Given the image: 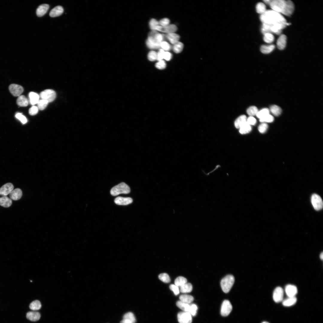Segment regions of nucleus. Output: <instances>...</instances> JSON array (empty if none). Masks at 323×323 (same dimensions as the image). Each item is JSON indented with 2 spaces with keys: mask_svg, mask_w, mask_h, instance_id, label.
I'll return each mask as SVG.
<instances>
[{
  "mask_svg": "<svg viewBox=\"0 0 323 323\" xmlns=\"http://www.w3.org/2000/svg\"><path fill=\"white\" fill-rule=\"evenodd\" d=\"M260 19L263 24L269 25L286 22L285 19L280 13L273 10H266L261 14Z\"/></svg>",
  "mask_w": 323,
  "mask_h": 323,
  "instance_id": "1",
  "label": "nucleus"
},
{
  "mask_svg": "<svg viewBox=\"0 0 323 323\" xmlns=\"http://www.w3.org/2000/svg\"><path fill=\"white\" fill-rule=\"evenodd\" d=\"M164 38L163 34L156 31H152L148 34L146 41V45L150 49H157L160 48V44L163 41Z\"/></svg>",
  "mask_w": 323,
  "mask_h": 323,
  "instance_id": "2",
  "label": "nucleus"
},
{
  "mask_svg": "<svg viewBox=\"0 0 323 323\" xmlns=\"http://www.w3.org/2000/svg\"><path fill=\"white\" fill-rule=\"evenodd\" d=\"M289 25L290 23L287 22L271 25L263 24L261 31L264 34L266 33L272 32L279 34L281 33L282 29L284 28L287 25Z\"/></svg>",
  "mask_w": 323,
  "mask_h": 323,
  "instance_id": "3",
  "label": "nucleus"
},
{
  "mask_svg": "<svg viewBox=\"0 0 323 323\" xmlns=\"http://www.w3.org/2000/svg\"><path fill=\"white\" fill-rule=\"evenodd\" d=\"M234 282V277L232 275H228L224 277L220 282L221 287L223 292L225 293H228L232 287Z\"/></svg>",
  "mask_w": 323,
  "mask_h": 323,
  "instance_id": "4",
  "label": "nucleus"
},
{
  "mask_svg": "<svg viewBox=\"0 0 323 323\" xmlns=\"http://www.w3.org/2000/svg\"><path fill=\"white\" fill-rule=\"evenodd\" d=\"M130 191L129 187L124 182H121L113 187L110 191L111 194L116 196L120 194H127Z\"/></svg>",
  "mask_w": 323,
  "mask_h": 323,
  "instance_id": "5",
  "label": "nucleus"
},
{
  "mask_svg": "<svg viewBox=\"0 0 323 323\" xmlns=\"http://www.w3.org/2000/svg\"><path fill=\"white\" fill-rule=\"evenodd\" d=\"M286 1L284 0H271L269 5L272 10L279 13L284 10L286 4Z\"/></svg>",
  "mask_w": 323,
  "mask_h": 323,
  "instance_id": "6",
  "label": "nucleus"
},
{
  "mask_svg": "<svg viewBox=\"0 0 323 323\" xmlns=\"http://www.w3.org/2000/svg\"><path fill=\"white\" fill-rule=\"evenodd\" d=\"M39 96L41 99L45 100L49 103L52 102L54 100L56 94L54 90L47 89L42 92Z\"/></svg>",
  "mask_w": 323,
  "mask_h": 323,
  "instance_id": "7",
  "label": "nucleus"
},
{
  "mask_svg": "<svg viewBox=\"0 0 323 323\" xmlns=\"http://www.w3.org/2000/svg\"><path fill=\"white\" fill-rule=\"evenodd\" d=\"M312 205L315 210L319 211L323 208V203L321 197L317 194H313L311 197Z\"/></svg>",
  "mask_w": 323,
  "mask_h": 323,
  "instance_id": "8",
  "label": "nucleus"
},
{
  "mask_svg": "<svg viewBox=\"0 0 323 323\" xmlns=\"http://www.w3.org/2000/svg\"><path fill=\"white\" fill-rule=\"evenodd\" d=\"M177 319L179 323H191L192 316L188 312L183 311L177 315Z\"/></svg>",
  "mask_w": 323,
  "mask_h": 323,
  "instance_id": "9",
  "label": "nucleus"
},
{
  "mask_svg": "<svg viewBox=\"0 0 323 323\" xmlns=\"http://www.w3.org/2000/svg\"><path fill=\"white\" fill-rule=\"evenodd\" d=\"M232 308V306L230 302L228 300H224L221 307V315L224 316H228L231 311Z\"/></svg>",
  "mask_w": 323,
  "mask_h": 323,
  "instance_id": "10",
  "label": "nucleus"
},
{
  "mask_svg": "<svg viewBox=\"0 0 323 323\" xmlns=\"http://www.w3.org/2000/svg\"><path fill=\"white\" fill-rule=\"evenodd\" d=\"M9 89L11 94L15 97L20 96L24 91L23 88L22 86L15 84L10 85Z\"/></svg>",
  "mask_w": 323,
  "mask_h": 323,
  "instance_id": "11",
  "label": "nucleus"
},
{
  "mask_svg": "<svg viewBox=\"0 0 323 323\" xmlns=\"http://www.w3.org/2000/svg\"><path fill=\"white\" fill-rule=\"evenodd\" d=\"M177 29V27L175 25L169 24L165 27H162L159 25L156 28V31H159L168 33H175Z\"/></svg>",
  "mask_w": 323,
  "mask_h": 323,
  "instance_id": "12",
  "label": "nucleus"
},
{
  "mask_svg": "<svg viewBox=\"0 0 323 323\" xmlns=\"http://www.w3.org/2000/svg\"><path fill=\"white\" fill-rule=\"evenodd\" d=\"M284 291L281 287H277L275 289L273 293V298L274 301L277 303L281 301L283 299Z\"/></svg>",
  "mask_w": 323,
  "mask_h": 323,
  "instance_id": "13",
  "label": "nucleus"
},
{
  "mask_svg": "<svg viewBox=\"0 0 323 323\" xmlns=\"http://www.w3.org/2000/svg\"><path fill=\"white\" fill-rule=\"evenodd\" d=\"M14 186L10 183H6L0 188V195L6 196L13 190Z\"/></svg>",
  "mask_w": 323,
  "mask_h": 323,
  "instance_id": "14",
  "label": "nucleus"
},
{
  "mask_svg": "<svg viewBox=\"0 0 323 323\" xmlns=\"http://www.w3.org/2000/svg\"><path fill=\"white\" fill-rule=\"evenodd\" d=\"M294 9L293 2L290 0L286 1L285 8L282 13L287 16H290L293 12Z\"/></svg>",
  "mask_w": 323,
  "mask_h": 323,
  "instance_id": "15",
  "label": "nucleus"
},
{
  "mask_svg": "<svg viewBox=\"0 0 323 323\" xmlns=\"http://www.w3.org/2000/svg\"><path fill=\"white\" fill-rule=\"evenodd\" d=\"M114 202L115 204L120 205H127L132 203V199L130 197H123L118 196L115 199Z\"/></svg>",
  "mask_w": 323,
  "mask_h": 323,
  "instance_id": "16",
  "label": "nucleus"
},
{
  "mask_svg": "<svg viewBox=\"0 0 323 323\" xmlns=\"http://www.w3.org/2000/svg\"><path fill=\"white\" fill-rule=\"evenodd\" d=\"M285 290L286 294L288 297L295 296L298 292L296 287L295 285L291 284L287 285L286 286Z\"/></svg>",
  "mask_w": 323,
  "mask_h": 323,
  "instance_id": "17",
  "label": "nucleus"
},
{
  "mask_svg": "<svg viewBox=\"0 0 323 323\" xmlns=\"http://www.w3.org/2000/svg\"><path fill=\"white\" fill-rule=\"evenodd\" d=\"M64 9L62 6H57L51 10L49 13V15L51 17L58 16L61 15Z\"/></svg>",
  "mask_w": 323,
  "mask_h": 323,
  "instance_id": "18",
  "label": "nucleus"
},
{
  "mask_svg": "<svg viewBox=\"0 0 323 323\" xmlns=\"http://www.w3.org/2000/svg\"><path fill=\"white\" fill-rule=\"evenodd\" d=\"M49 5L47 4H43L40 5L36 10V14L37 16L41 17L47 13L49 8Z\"/></svg>",
  "mask_w": 323,
  "mask_h": 323,
  "instance_id": "19",
  "label": "nucleus"
},
{
  "mask_svg": "<svg viewBox=\"0 0 323 323\" xmlns=\"http://www.w3.org/2000/svg\"><path fill=\"white\" fill-rule=\"evenodd\" d=\"M22 196V190L17 188L13 190L9 194L10 199L14 200H17L20 199Z\"/></svg>",
  "mask_w": 323,
  "mask_h": 323,
  "instance_id": "20",
  "label": "nucleus"
},
{
  "mask_svg": "<svg viewBox=\"0 0 323 323\" xmlns=\"http://www.w3.org/2000/svg\"><path fill=\"white\" fill-rule=\"evenodd\" d=\"M166 37L170 43L174 45L179 42L180 36L178 34L173 33H167L166 35Z\"/></svg>",
  "mask_w": 323,
  "mask_h": 323,
  "instance_id": "21",
  "label": "nucleus"
},
{
  "mask_svg": "<svg viewBox=\"0 0 323 323\" xmlns=\"http://www.w3.org/2000/svg\"><path fill=\"white\" fill-rule=\"evenodd\" d=\"M287 37L285 35H281L278 38L277 45L278 48L280 50L284 49L286 46Z\"/></svg>",
  "mask_w": 323,
  "mask_h": 323,
  "instance_id": "22",
  "label": "nucleus"
},
{
  "mask_svg": "<svg viewBox=\"0 0 323 323\" xmlns=\"http://www.w3.org/2000/svg\"><path fill=\"white\" fill-rule=\"evenodd\" d=\"M26 317L31 321H36L39 320L40 314L39 313L36 311H30L26 314Z\"/></svg>",
  "mask_w": 323,
  "mask_h": 323,
  "instance_id": "23",
  "label": "nucleus"
},
{
  "mask_svg": "<svg viewBox=\"0 0 323 323\" xmlns=\"http://www.w3.org/2000/svg\"><path fill=\"white\" fill-rule=\"evenodd\" d=\"M247 118L244 115H241L234 122V125L237 128H240L243 125L246 123Z\"/></svg>",
  "mask_w": 323,
  "mask_h": 323,
  "instance_id": "24",
  "label": "nucleus"
},
{
  "mask_svg": "<svg viewBox=\"0 0 323 323\" xmlns=\"http://www.w3.org/2000/svg\"><path fill=\"white\" fill-rule=\"evenodd\" d=\"M12 204L11 199L6 196H3L0 198V205L5 208L10 206Z\"/></svg>",
  "mask_w": 323,
  "mask_h": 323,
  "instance_id": "25",
  "label": "nucleus"
},
{
  "mask_svg": "<svg viewBox=\"0 0 323 323\" xmlns=\"http://www.w3.org/2000/svg\"><path fill=\"white\" fill-rule=\"evenodd\" d=\"M29 102L30 103L33 105L37 104L39 99V96L36 93L31 92L29 94Z\"/></svg>",
  "mask_w": 323,
  "mask_h": 323,
  "instance_id": "26",
  "label": "nucleus"
},
{
  "mask_svg": "<svg viewBox=\"0 0 323 323\" xmlns=\"http://www.w3.org/2000/svg\"><path fill=\"white\" fill-rule=\"evenodd\" d=\"M16 102L19 106L25 107L28 105L29 101L25 96L20 95L18 97L17 100Z\"/></svg>",
  "mask_w": 323,
  "mask_h": 323,
  "instance_id": "27",
  "label": "nucleus"
},
{
  "mask_svg": "<svg viewBox=\"0 0 323 323\" xmlns=\"http://www.w3.org/2000/svg\"><path fill=\"white\" fill-rule=\"evenodd\" d=\"M179 287L180 291L183 293L190 292L193 289L192 285L189 283H186Z\"/></svg>",
  "mask_w": 323,
  "mask_h": 323,
  "instance_id": "28",
  "label": "nucleus"
},
{
  "mask_svg": "<svg viewBox=\"0 0 323 323\" xmlns=\"http://www.w3.org/2000/svg\"><path fill=\"white\" fill-rule=\"evenodd\" d=\"M296 301L297 298L295 296L289 297L283 301L282 304L285 306L289 307L294 304Z\"/></svg>",
  "mask_w": 323,
  "mask_h": 323,
  "instance_id": "29",
  "label": "nucleus"
},
{
  "mask_svg": "<svg viewBox=\"0 0 323 323\" xmlns=\"http://www.w3.org/2000/svg\"><path fill=\"white\" fill-rule=\"evenodd\" d=\"M176 305L179 308L183 311L189 312L190 304L185 303L179 300L177 302Z\"/></svg>",
  "mask_w": 323,
  "mask_h": 323,
  "instance_id": "30",
  "label": "nucleus"
},
{
  "mask_svg": "<svg viewBox=\"0 0 323 323\" xmlns=\"http://www.w3.org/2000/svg\"><path fill=\"white\" fill-rule=\"evenodd\" d=\"M179 298L180 301L189 304H191L194 300L193 296L187 294L180 295Z\"/></svg>",
  "mask_w": 323,
  "mask_h": 323,
  "instance_id": "31",
  "label": "nucleus"
},
{
  "mask_svg": "<svg viewBox=\"0 0 323 323\" xmlns=\"http://www.w3.org/2000/svg\"><path fill=\"white\" fill-rule=\"evenodd\" d=\"M275 46L273 45H263L260 48L261 51L263 54H267L271 52L274 49Z\"/></svg>",
  "mask_w": 323,
  "mask_h": 323,
  "instance_id": "32",
  "label": "nucleus"
},
{
  "mask_svg": "<svg viewBox=\"0 0 323 323\" xmlns=\"http://www.w3.org/2000/svg\"><path fill=\"white\" fill-rule=\"evenodd\" d=\"M173 45V50L175 53H179L182 51L184 45L182 42L179 41Z\"/></svg>",
  "mask_w": 323,
  "mask_h": 323,
  "instance_id": "33",
  "label": "nucleus"
},
{
  "mask_svg": "<svg viewBox=\"0 0 323 323\" xmlns=\"http://www.w3.org/2000/svg\"><path fill=\"white\" fill-rule=\"evenodd\" d=\"M41 304L40 302L36 300L32 301L30 304V308L33 311L37 310L40 309Z\"/></svg>",
  "mask_w": 323,
  "mask_h": 323,
  "instance_id": "34",
  "label": "nucleus"
},
{
  "mask_svg": "<svg viewBox=\"0 0 323 323\" xmlns=\"http://www.w3.org/2000/svg\"><path fill=\"white\" fill-rule=\"evenodd\" d=\"M270 112L274 115L278 116L280 115L281 112V109L280 107L276 105H273L270 107Z\"/></svg>",
  "mask_w": 323,
  "mask_h": 323,
  "instance_id": "35",
  "label": "nucleus"
},
{
  "mask_svg": "<svg viewBox=\"0 0 323 323\" xmlns=\"http://www.w3.org/2000/svg\"><path fill=\"white\" fill-rule=\"evenodd\" d=\"M187 280L185 278L182 276H179L175 279L174 284L179 287L187 283Z\"/></svg>",
  "mask_w": 323,
  "mask_h": 323,
  "instance_id": "36",
  "label": "nucleus"
},
{
  "mask_svg": "<svg viewBox=\"0 0 323 323\" xmlns=\"http://www.w3.org/2000/svg\"><path fill=\"white\" fill-rule=\"evenodd\" d=\"M239 129V132L242 134H245L248 133L251 130V126L247 123L243 125Z\"/></svg>",
  "mask_w": 323,
  "mask_h": 323,
  "instance_id": "37",
  "label": "nucleus"
},
{
  "mask_svg": "<svg viewBox=\"0 0 323 323\" xmlns=\"http://www.w3.org/2000/svg\"><path fill=\"white\" fill-rule=\"evenodd\" d=\"M256 10L258 13L262 14L266 11V6L263 3H259L256 5Z\"/></svg>",
  "mask_w": 323,
  "mask_h": 323,
  "instance_id": "38",
  "label": "nucleus"
},
{
  "mask_svg": "<svg viewBox=\"0 0 323 323\" xmlns=\"http://www.w3.org/2000/svg\"><path fill=\"white\" fill-rule=\"evenodd\" d=\"M123 319H127L130 321L132 323L136 322L135 318L132 312H128L125 314L123 316Z\"/></svg>",
  "mask_w": 323,
  "mask_h": 323,
  "instance_id": "39",
  "label": "nucleus"
},
{
  "mask_svg": "<svg viewBox=\"0 0 323 323\" xmlns=\"http://www.w3.org/2000/svg\"><path fill=\"white\" fill-rule=\"evenodd\" d=\"M48 102L46 100L41 99L39 100L37 103V107L40 110L44 109L47 106Z\"/></svg>",
  "mask_w": 323,
  "mask_h": 323,
  "instance_id": "40",
  "label": "nucleus"
},
{
  "mask_svg": "<svg viewBox=\"0 0 323 323\" xmlns=\"http://www.w3.org/2000/svg\"><path fill=\"white\" fill-rule=\"evenodd\" d=\"M269 114V110L267 108H264L258 111L256 116L258 118L260 119Z\"/></svg>",
  "mask_w": 323,
  "mask_h": 323,
  "instance_id": "41",
  "label": "nucleus"
},
{
  "mask_svg": "<svg viewBox=\"0 0 323 323\" xmlns=\"http://www.w3.org/2000/svg\"><path fill=\"white\" fill-rule=\"evenodd\" d=\"M159 279L165 283H168L170 281V276L166 273H162L159 274L158 276Z\"/></svg>",
  "mask_w": 323,
  "mask_h": 323,
  "instance_id": "42",
  "label": "nucleus"
},
{
  "mask_svg": "<svg viewBox=\"0 0 323 323\" xmlns=\"http://www.w3.org/2000/svg\"><path fill=\"white\" fill-rule=\"evenodd\" d=\"M149 25L152 31H156V28L159 25V21L154 19H152L150 20Z\"/></svg>",
  "mask_w": 323,
  "mask_h": 323,
  "instance_id": "43",
  "label": "nucleus"
},
{
  "mask_svg": "<svg viewBox=\"0 0 323 323\" xmlns=\"http://www.w3.org/2000/svg\"><path fill=\"white\" fill-rule=\"evenodd\" d=\"M264 34L263 40L265 42L270 43L273 41L274 37L272 34L270 33H266Z\"/></svg>",
  "mask_w": 323,
  "mask_h": 323,
  "instance_id": "44",
  "label": "nucleus"
},
{
  "mask_svg": "<svg viewBox=\"0 0 323 323\" xmlns=\"http://www.w3.org/2000/svg\"><path fill=\"white\" fill-rule=\"evenodd\" d=\"M258 111L257 108L256 106H254L249 107L247 110V114L251 116L255 115H256Z\"/></svg>",
  "mask_w": 323,
  "mask_h": 323,
  "instance_id": "45",
  "label": "nucleus"
},
{
  "mask_svg": "<svg viewBox=\"0 0 323 323\" xmlns=\"http://www.w3.org/2000/svg\"><path fill=\"white\" fill-rule=\"evenodd\" d=\"M147 57L150 61H153L157 60V53L153 51H151L148 54Z\"/></svg>",
  "mask_w": 323,
  "mask_h": 323,
  "instance_id": "46",
  "label": "nucleus"
},
{
  "mask_svg": "<svg viewBox=\"0 0 323 323\" xmlns=\"http://www.w3.org/2000/svg\"><path fill=\"white\" fill-rule=\"evenodd\" d=\"M274 120L273 117L269 114L264 117L260 119V121L261 122H272Z\"/></svg>",
  "mask_w": 323,
  "mask_h": 323,
  "instance_id": "47",
  "label": "nucleus"
},
{
  "mask_svg": "<svg viewBox=\"0 0 323 323\" xmlns=\"http://www.w3.org/2000/svg\"><path fill=\"white\" fill-rule=\"evenodd\" d=\"M197 309L198 307L196 304H190L189 312L191 316H195L196 314Z\"/></svg>",
  "mask_w": 323,
  "mask_h": 323,
  "instance_id": "48",
  "label": "nucleus"
},
{
  "mask_svg": "<svg viewBox=\"0 0 323 323\" xmlns=\"http://www.w3.org/2000/svg\"><path fill=\"white\" fill-rule=\"evenodd\" d=\"M15 117L23 124H25L27 122V118L21 113H17L15 115Z\"/></svg>",
  "mask_w": 323,
  "mask_h": 323,
  "instance_id": "49",
  "label": "nucleus"
},
{
  "mask_svg": "<svg viewBox=\"0 0 323 323\" xmlns=\"http://www.w3.org/2000/svg\"><path fill=\"white\" fill-rule=\"evenodd\" d=\"M166 64L165 62L163 60L159 61L155 65L156 67L159 69H164L166 67Z\"/></svg>",
  "mask_w": 323,
  "mask_h": 323,
  "instance_id": "50",
  "label": "nucleus"
},
{
  "mask_svg": "<svg viewBox=\"0 0 323 323\" xmlns=\"http://www.w3.org/2000/svg\"><path fill=\"white\" fill-rule=\"evenodd\" d=\"M160 46L162 49L166 51H169L171 48L170 44L167 42L164 41H163L161 42Z\"/></svg>",
  "mask_w": 323,
  "mask_h": 323,
  "instance_id": "51",
  "label": "nucleus"
},
{
  "mask_svg": "<svg viewBox=\"0 0 323 323\" xmlns=\"http://www.w3.org/2000/svg\"><path fill=\"white\" fill-rule=\"evenodd\" d=\"M268 125L265 123H263L260 124L258 127L259 132L262 133L265 132L267 129Z\"/></svg>",
  "mask_w": 323,
  "mask_h": 323,
  "instance_id": "52",
  "label": "nucleus"
},
{
  "mask_svg": "<svg viewBox=\"0 0 323 323\" xmlns=\"http://www.w3.org/2000/svg\"><path fill=\"white\" fill-rule=\"evenodd\" d=\"M170 290L173 292L175 295H178L180 292L179 289L178 287L175 284H171L169 286Z\"/></svg>",
  "mask_w": 323,
  "mask_h": 323,
  "instance_id": "53",
  "label": "nucleus"
},
{
  "mask_svg": "<svg viewBox=\"0 0 323 323\" xmlns=\"http://www.w3.org/2000/svg\"><path fill=\"white\" fill-rule=\"evenodd\" d=\"M159 22V26L165 27L170 24V21L167 18H164L160 20Z\"/></svg>",
  "mask_w": 323,
  "mask_h": 323,
  "instance_id": "54",
  "label": "nucleus"
},
{
  "mask_svg": "<svg viewBox=\"0 0 323 323\" xmlns=\"http://www.w3.org/2000/svg\"><path fill=\"white\" fill-rule=\"evenodd\" d=\"M38 110L37 106H33L29 109V113L31 115H35L38 113Z\"/></svg>",
  "mask_w": 323,
  "mask_h": 323,
  "instance_id": "55",
  "label": "nucleus"
},
{
  "mask_svg": "<svg viewBox=\"0 0 323 323\" xmlns=\"http://www.w3.org/2000/svg\"><path fill=\"white\" fill-rule=\"evenodd\" d=\"M164 51L163 49H159L158 52L157 53V60L158 61L162 60L164 59Z\"/></svg>",
  "mask_w": 323,
  "mask_h": 323,
  "instance_id": "56",
  "label": "nucleus"
},
{
  "mask_svg": "<svg viewBox=\"0 0 323 323\" xmlns=\"http://www.w3.org/2000/svg\"><path fill=\"white\" fill-rule=\"evenodd\" d=\"M256 122V119L253 116H250L247 119L246 123L249 125H254Z\"/></svg>",
  "mask_w": 323,
  "mask_h": 323,
  "instance_id": "57",
  "label": "nucleus"
},
{
  "mask_svg": "<svg viewBox=\"0 0 323 323\" xmlns=\"http://www.w3.org/2000/svg\"><path fill=\"white\" fill-rule=\"evenodd\" d=\"M172 57V54L171 53L168 51L165 52L164 56V59L168 61L171 59Z\"/></svg>",
  "mask_w": 323,
  "mask_h": 323,
  "instance_id": "58",
  "label": "nucleus"
},
{
  "mask_svg": "<svg viewBox=\"0 0 323 323\" xmlns=\"http://www.w3.org/2000/svg\"><path fill=\"white\" fill-rule=\"evenodd\" d=\"M120 323H132L130 321L125 319H123Z\"/></svg>",
  "mask_w": 323,
  "mask_h": 323,
  "instance_id": "59",
  "label": "nucleus"
},
{
  "mask_svg": "<svg viewBox=\"0 0 323 323\" xmlns=\"http://www.w3.org/2000/svg\"><path fill=\"white\" fill-rule=\"evenodd\" d=\"M271 1V0H265L264 1L267 4H269V3H270V2Z\"/></svg>",
  "mask_w": 323,
  "mask_h": 323,
  "instance_id": "60",
  "label": "nucleus"
},
{
  "mask_svg": "<svg viewBox=\"0 0 323 323\" xmlns=\"http://www.w3.org/2000/svg\"><path fill=\"white\" fill-rule=\"evenodd\" d=\"M320 258L322 260H323V252H322L321 253V254H320Z\"/></svg>",
  "mask_w": 323,
  "mask_h": 323,
  "instance_id": "61",
  "label": "nucleus"
},
{
  "mask_svg": "<svg viewBox=\"0 0 323 323\" xmlns=\"http://www.w3.org/2000/svg\"><path fill=\"white\" fill-rule=\"evenodd\" d=\"M262 323H268V322H263Z\"/></svg>",
  "mask_w": 323,
  "mask_h": 323,
  "instance_id": "62",
  "label": "nucleus"
}]
</instances>
